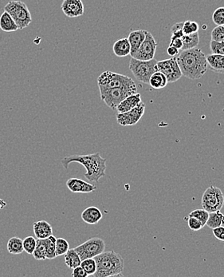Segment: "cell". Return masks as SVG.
<instances>
[{
  "label": "cell",
  "mask_w": 224,
  "mask_h": 277,
  "mask_svg": "<svg viewBox=\"0 0 224 277\" xmlns=\"http://www.w3.org/2000/svg\"><path fill=\"white\" fill-rule=\"evenodd\" d=\"M169 46H173L175 48H177L179 50H181L183 48V42H182V38H171Z\"/></svg>",
  "instance_id": "ab89813d"
},
{
  "label": "cell",
  "mask_w": 224,
  "mask_h": 277,
  "mask_svg": "<svg viewBox=\"0 0 224 277\" xmlns=\"http://www.w3.org/2000/svg\"><path fill=\"white\" fill-rule=\"evenodd\" d=\"M168 79L166 78L165 75L160 71H156V72L153 73L150 77L149 82L152 88L156 89V90L164 88L168 85Z\"/></svg>",
  "instance_id": "7402d4cb"
},
{
  "label": "cell",
  "mask_w": 224,
  "mask_h": 277,
  "mask_svg": "<svg viewBox=\"0 0 224 277\" xmlns=\"http://www.w3.org/2000/svg\"><path fill=\"white\" fill-rule=\"evenodd\" d=\"M61 9L69 18H76L84 14V5L82 0H64Z\"/></svg>",
  "instance_id": "4fadbf2b"
},
{
  "label": "cell",
  "mask_w": 224,
  "mask_h": 277,
  "mask_svg": "<svg viewBox=\"0 0 224 277\" xmlns=\"http://www.w3.org/2000/svg\"><path fill=\"white\" fill-rule=\"evenodd\" d=\"M97 270L94 277H124V260L118 252L114 251L103 252L94 257Z\"/></svg>",
  "instance_id": "3957f363"
},
{
  "label": "cell",
  "mask_w": 224,
  "mask_h": 277,
  "mask_svg": "<svg viewBox=\"0 0 224 277\" xmlns=\"http://www.w3.org/2000/svg\"><path fill=\"white\" fill-rule=\"evenodd\" d=\"M113 50L116 56L120 57V58L130 55L131 47H130L128 38H120L117 41L113 44Z\"/></svg>",
  "instance_id": "ffe728a7"
},
{
  "label": "cell",
  "mask_w": 224,
  "mask_h": 277,
  "mask_svg": "<svg viewBox=\"0 0 224 277\" xmlns=\"http://www.w3.org/2000/svg\"><path fill=\"white\" fill-rule=\"evenodd\" d=\"M56 237L55 236H50L45 238V248H46V253L45 257L46 259L53 260L56 258Z\"/></svg>",
  "instance_id": "4316f807"
},
{
  "label": "cell",
  "mask_w": 224,
  "mask_h": 277,
  "mask_svg": "<svg viewBox=\"0 0 224 277\" xmlns=\"http://www.w3.org/2000/svg\"><path fill=\"white\" fill-rule=\"evenodd\" d=\"M45 253H46L45 238V239H37L36 247L32 253L34 259L38 260V261H43V260L46 259Z\"/></svg>",
  "instance_id": "83f0119b"
},
{
  "label": "cell",
  "mask_w": 224,
  "mask_h": 277,
  "mask_svg": "<svg viewBox=\"0 0 224 277\" xmlns=\"http://www.w3.org/2000/svg\"><path fill=\"white\" fill-rule=\"evenodd\" d=\"M206 226L213 229L215 228L224 226V215L220 211L209 212Z\"/></svg>",
  "instance_id": "603a6c76"
},
{
  "label": "cell",
  "mask_w": 224,
  "mask_h": 277,
  "mask_svg": "<svg viewBox=\"0 0 224 277\" xmlns=\"http://www.w3.org/2000/svg\"><path fill=\"white\" fill-rule=\"evenodd\" d=\"M0 29L4 32H17L18 30V26L12 16L5 11L0 16Z\"/></svg>",
  "instance_id": "44dd1931"
},
{
  "label": "cell",
  "mask_w": 224,
  "mask_h": 277,
  "mask_svg": "<svg viewBox=\"0 0 224 277\" xmlns=\"http://www.w3.org/2000/svg\"><path fill=\"white\" fill-rule=\"evenodd\" d=\"M105 243L99 237H93L86 241L85 243L77 246L75 250L78 253L81 260L94 258L98 255L105 252Z\"/></svg>",
  "instance_id": "9c48e42d"
},
{
  "label": "cell",
  "mask_w": 224,
  "mask_h": 277,
  "mask_svg": "<svg viewBox=\"0 0 224 277\" xmlns=\"http://www.w3.org/2000/svg\"><path fill=\"white\" fill-rule=\"evenodd\" d=\"M102 211L95 206L86 208L81 214L82 221L88 225H97L102 220Z\"/></svg>",
  "instance_id": "9a60e30c"
},
{
  "label": "cell",
  "mask_w": 224,
  "mask_h": 277,
  "mask_svg": "<svg viewBox=\"0 0 224 277\" xmlns=\"http://www.w3.org/2000/svg\"><path fill=\"white\" fill-rule=\"evenodd\" d=\"M147 31L145 30H136L134 32H130L128 37L129 44L131 47V53L130 55L134 56V54L136 53V50H138L143 41L145 40V36H146Z\"/></svg>",
  "instance_id": "2e32d148"
},
{
  "label": "cell",
  "mask_w": 224,
  "mask_h": 277,
  "mask_svg": "<svg viewBox=\"0 0 224 277\" xmlns=\"http://www.w3.org/2000/svg\"><path fill=\"white\" fill-rule=\"evenodd\" d=\"M81 266L84 269L88 276H93L97 270V264H96L94 258H87L82 260L81 262Z\"/></svg>",
  "instance_id": "f1b7e54d"
},
{
  "label": "cell",
  "mask_w": 224,
  "mask_h": 277,
  "mask_svg": "<svg viewBox=\"0 0 224 277\" xmlns=\"http://www.w3.org/2000/svg\"><path fill=\"white\" fill-rule=\"evenodd\" d=\"M202 207L209 212L222 210L224 205V196L220 188L210 186L205 190L202 196Z\"/></svg>",
  "instance_id": "ba28073f"
},
{
  "label": "cell",
  "mask_w": 224,
  "mask_h": 277,
  "mask_svg": "<svg viewBox=\"0 0 224 277\" xmlns=\"http://www.w3.org/2000/svg\"><path fill=\"white\" fill-rule=\"evenodd\" d=\"M145 111V104L141 101L136 107L130 111L125 113H118L117 114V121L120 126H135L141 119Z\"/></svg>",
  "instance_id": "7c38bea8"
},
{
  "label": "cell",
  "mask_w": 224,
  "mask_h": 277,
  "mask_svg": "<svg viewBox=\"0 0 224 277\" xmlns=\"http://www.w3.org/2000/svg\"><path fill=\"white\" fill-rule=\"evenodd\" d=\"M64 256H65V263L69 268L73 269L77 266L81 265L82 260L80 258L78 253L75 250V248L69 249Z\"/></svg>",
  "instance_id": "cb8c5ba5"
},
{
  "label": "cell",
  "mask_w": 224,
  "mask_h": 277,
  "mask_svg": "<svg viewBox=\"0 0 224 277\" xmlns=\"http://www.w3.org/2000/svg\"><path fill=\"white\" fill-rule=\"evenodd\" d=\"M73 277H89L88 274L85 272L84 269L82 268V266L79 265L76 268H73L72 272Z\"/></svg>",
  "instance_id": "f35d334b"
},
{
  "label": "cell",
  "mask_w": 224,
  "mask_h": 277,
  "mask_svg": "<svg viewBox=\"0 0 224 277\" xmlns=\"http://www.w3.org/2000/svg\"><path fill=\"white\" fill-rule=\"evenodd\" d=\"M179 49L175 48L173 46H169L167 49V53L171 57H177L179 54Z\"/></svg>",
  "instance_id": "60d3db41"
},
{
  "label": "cell",
  "mask_w": 224,
  "mask_h": 277,
  "mask_svg": "<svg viewBox=\"0 0 224 277\" xmlns=\"http://www.w3.org/2000/svg\"><path fill=\"white\" fill-rule=\"evenodd\" d=\"M37 238L36 237H26L23 241V250L25 251L28 254L32 255L35 247H36Z\"/></svg>",
  "instance_id": "f546056e"
},
{
  "label": "cell",
  "mask_w": 224,
  "mask_h": 277,
  "mask_svg": "<svg viewBox=\"0 0 224 277\" xmlns=\"http://www.w3.org/2000/svg\"><path fill=\"white\" fill-rule=\"evenodd\" d=\"M34 233L37 239H45L53 235V228L47 221H39L33 225Z\"/></svg>",
  "instance_id": "ac0fdd59"
},
{
  "label": "cell",
  "mask_w": 224,
  "mask_h": 277,
  "mask_svg": "<svg viewBox=\"0 0 224 277\" xmlns=\"http://www.w3.org/2000/svg\"><path fill=\"white\" fill-rule=\"evenodd\" d=\"M66 186L75 194H90L97 189L96 185L78 178H70L66 181Z\"/></svg>",
  "instance_id": "5bb4252c"
},
{
  "label": "cell",
  "mask_w": 224,
  "mask_h": 277,
  "mask_svg": "<svg viewBox=\"0 0 224 277\" xmlns=\"http://www.w3.org/2000/svg\"><path fill=\"white\" fill-rule=\"evenodd\" d=\"M210 50L212 54H223L224 55V42H215L211 40L210 43Z\"/></svg>",
  "instance_id": "8d00e7d4"
},
{
  "label": "cell",
  "mask_w": 224,
  "mask_h": 277,
  "mask_svg": "<svg viewBox=\"0 0 224 277\" xmlns=\"http://www.w3.org/2000/svg\"><path fill=\"white\" fill-rule=\"evenodd\" d=\"M188 227L193 231H199L204 227L201 221L194 216H188Z\"/></svg>",
  "instance_id": "d590c367"
},
{
  "label": "cell",
  "mask_w": 224,
  "mask_h": 277,
  "mask_svg": "<svg viewBox=\"0 0 224 277\" xmlns=\"http://www.w3.org/2000/svg\"><path fill=\"white\" fill-rule=\"evenodd\" d=\"M156 70L163 73L170 83L178 81L183 76L177 63V57H172L171 59L157 62Z\"/></svg>",
  "instance_id": "30bf717a"
},
{
  "label": "cell",
  "mask_w": 224,
  "mask_h": 277,
  "mask_svg": "<svg viewBox=\"0 0 224 277\" xmlns=\"http://www.w3.org/2000/svg\"><path fill=\"white\" fill-rule=\"evenodd\" d=\"M3 9L12 16L18 29H24L31 23V15L25 2L12 0L5 5Z\"/></svg>",
  "instance_id": "5b68a950"
},
{
  "label": "cell",
  "mask_w": 224,
  "mask_h": 277,
  "mask_svg": "<svg viewBox=\"0 0 224 277\" xmlns=\"http://www.w3.org/2000/svg\"><path fill=\"white\" fill-rule=\"evenodd\" d=\"M206 58L208 65L210 70L218 74H224V55L210 54Z\"/></svg>",
  "instance_id": "d6986e66"
},
{
  "label": "cell",
  "mask_w": 224,
  "mask_h": 277,
  "mask_svg": "<svg viewBox=\"0 0 224 277\" xmlns=\"http://www.w3.org/2000/svg\"><path fill=\"white\" fill-rule=\"evenodd\" d=\"M140 101H141V96L140 94L135 93L125 98V99L118 105L116 111H118V113H125L136 107Z\"/></svg>",
  "instance_id": "e0dca14e"
},
{
  "label": "cell",
  "mask_w": 224,
  "mask_h": 277,
  "mask_svg": "<svg viewBox=\"0 0 224 277\" xmlns=\"http://www.w3.org/2000/svg\"><path fill=\"white\" fill-rule=\"evenodd\" d=\"M77 163L82 164L86 169L85 178L92 182H98L101 178L105 176L106 159L102 158L99 153L86 155L66 156L61 160L64 169H68L70 163Z\"/></svg>",
  "instance_id": "7a4b0ae2"
},
{
  "label": "cell",
  "mask_w": 224,
  "mask_h": 277,
  "mask_svg": "<svg viewBox=\"0 0 224 277\" xmlns=\"http://www.w3.org/2000/svg\"><path fill=\"white\" fill-rule=\"evenodd\" d=\"M212 20L216 26H224V7L215 10L212 15Z\"/></svg>",
  "instance_id": "e575fe53"
},
{
  "label": "cell",
  "mask_w": 224,
  "mask_h": 277,
  "mask_svg": "<svg viewBox=\"0 0 224 277\" xmlns=\"http://www.w3.org/2000/svg\"><path fill=\"white\" fill-rule=\"evenodd\" d=\"M134 80L126 76L118 73L112 72L109 70L105 71L98 78V85L99 90L107 89L117 88L121 86L134 85Z\"/></svg>",
  "instance_id": "52a82bcc"
},
{
  "label": "cell",
  "mask_w": 224,
  "mask_h": 277,
  "mask_svg": "<svg viewBox=\"0 0 224 277\" xmlns=\"http://www.w3.org/2000/svg\"><path fill=\"white\" fill-rule=\"evenodd\" d=\"M70 249V244L68 241L64 238H57L56 239V255L57 257L66 254Z\"/></svg>",
  "instance_id": "4dcf8cb0"
},
{
  "label": "cell",
  "mask_w": 224,
  "mask_h": 277,
  "mask_svg": "<svg viewBox=\"0 0 224 277\" xmlns=\"http://www.w3.org/2000/svg\"><path fill=\"white\" fill-rule=\"evenodd\" d=\"M209 212L204 210V209H202V210H194V211L189 213V216H194V217L201 221L202 224L205 226H206L207 221L209 219Z\"/></svg>",
  "instance_id": "1f68e13d"
},
{
  "label": "cell",
  "mask_w": 224,
  "mask_h": 277,
  "mask_svg": "<svg viewBox=\"0 0 224 277\" xmlns=\"http://www.w3.org/2000/svg\"><path fill=\"white\" fill-rule=\"evenodd\" d=\"M7 250L11 254L18 255L23 252V240L19 237H12L7 242Z\"/></svg>",
  "instance_id": "484cf974"
},
{
  "label": "cell",
  "mask_w": 224,
  "mask_h": 277,
  "mask_svg": "<svg viewBox=\"0 0 224 277\" xmlns=\"http://www.w3.org/2000/svg\"><path fill=\"white\" fill-rule=\"evenodd\" d=\"M182 42H183L182 50H189L196 48L199 43L198 32L191 34H183V36L182 37Z\"/></svg>",
  "instance_id": "d4e9b609"
},
{
  "label": "cell",
  "mask_w": 224,
  "mask_h": 277,
  "mask_svg": "<svg viewBox=\"0 0 224 277\" xmlns=\"http://www.w3.org/2000/svg\"><path fill=\"white\" fill-rule=\"evenodd\" d=\"M135 93H137L136 84L132 86L100 90V95L102 101H104L109 108L113 109L114 111H116L118 105L125 99V98Z\"/></svg>",
  "instance_id": "277c9868"
},
{
  "label": "cell",
  "mask_w": 224,
  "mask_h": 277,
  "mask_svg": "<svg viewBox=\"0 0 224 277\" xmlns=\"http://www.w3.org/2000/svg\"><path fill=\"white\" fill-rule=\"evenodd\" d=\"M210 38L215 42H224V26H216L210 33Z\"/></svg>",
  "instance_id": "d6a6232c"
},
{
  "label": "cell",
  "mask_w": 224,
  "mask_h": 277,
  "mask_svg": "<svg viewBox=\"0 0 224 277\" xmlns=\"http://www.w3.org/2000/svg\"><path fill=\"white\" fill-rule=\"evenodd\" d=\"M212 230L213 234H214L216 239L220 241H224V226L215 228Z\"/></svg>",
  "instance_id": "74e56055"
},
{
  "label": "cell",
  "mask_w": 224,
  "mask_h": 277,
  "mask_svg": "<svg viewBox=\"0 0 224 277\" xmlns=\"http://www.w3.org/2000/svg\"><path fill=\"white\" fill-rule=\"evenodd\" d=\"M182 75L192 80L201 79L208 70V62L204 52L199 48L182 50L177 56Z\"/></svg>",
  "instance_id": "6da1fadb"
},
{
  "label": "cell",
  "mask_w": 224,
  "mask_h": 277,
  "mask_svg": "<svg viewBox=\"0 0 224 277\" xmlns=\"http://www.w3.org/2000/svg\"><path fill=\"white\" fill-rule=\"evenodd\" d=\"M156 63L157 61L155 59L149 61H142L132 57L129 62V70H131L137 81L149 84L151 75L157 71Z\"/></svg>",
  "instance_id": "8992f818"
},
{
  "label": "cell",
  "mask_w": 224,
  "mask_h": 277,
  "mask_svg": "<svg viewBox=\"0 0 224 277\" xmlns=\"http://www.w3.org/2000/svg\"><path fill=\"white\" fill-rule=\"evenodd\" d=\"M183 23L179 22V23H177L172 26V27H171V34H173L175 32H179V31L183 30Z\"/></svg>",
  "instance_id": "b9f144b4"
},
{
  "label": "cell",
  "mask_w": 224,
  "mask_h": 277,
  "mask_svg": "<svg viewBox=\"0 0 224 277\" xmlns=\"http://www.w3.org/2000/svg\"><path fill=\"white\" fill-rule=\"evenodd\" d=\"M199 32V24L196 22L186 21L183 24V32L184 34H191Z\"/></svg>",
  "instance_id": "836d02e7"
},
{
  "label": "cell",
  "mask_w": 224,
  "mask_h": 277,
  "mask_svg": "<svg viewBox=\"0 0 224 277\" xmlns=\"http://www.w3.org/2000/svg\"><path fill=\"white\" fill-rule=\"evenodd\" d=\"M157 45L158 44L156 43L153 35L150 32H147L145 40L143 41V43H141L138 50L134 54L133 58L142 61H149L154 59Z\"/></svg>",
  "instance_id": "8fae6325"
}]
</instances>
